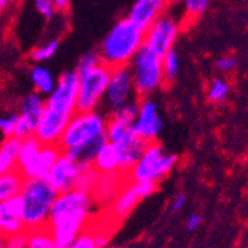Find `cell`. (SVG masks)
<instances>
[{"mask_svg":"<svg viewBox=\"0 0 248 248\" xmlns=\"http://www.w3.org/2000/svg\"><path fill=\"white\" fill-rule=\"evenodd\" d=\"M33 5H34L36 12L46 21L54 19L58 12L54 0H33Z\"/></svg>","mask_w":248,"mask_h":248,"instance_id":"obj_34","label":"cell"},{"mask_svg":"<svg viewBox=\"0 0 248 248\" xmlns=\"http://www.w3.org/2000/svg\"><path fill=\"white\" fill-rule=\"evenodd\" d=\"M100 64H103V60L100 57V52L98 51H88V52H85V54H82L79 57V60L76 62V67H75V70L80 76L83 73H88V72L97 69Z\"/></svg>","mask_w":248,"mask_h":248,"instance_id":"obj_28","label":"cell"},{"mask_svg":"<svg viewBox=\"0 0 248 248\" xmlns=\"http://www.w3.org/2000/svg\"><path fill=\"white\" fill-rule=\"evenodd\" d=\"M180 69H182V60H180V55L175 49H171L170 52H167L164 55V72H165L167 82L175 80L180 73Z\"/></svg>","mask_w":248,"mask_h":248,"instance_id":"obj_30","label":"cell"},{"mask_svg":"<svg viewBox=\"0 0 248 248\" xmlns=\"http://www.w3.org/2000/svg\"><path fill=\"white\" fill-rule=\"evenodd\" d=\"M107 141L115 144L121 153V172L128 175L143 155L147 143L141 140L134 129L132 122L108 116Z\"/></svg>","mask_w":248,"mask_h":248,"instance_id":"obj_8","label":"cell"},{"mask_svg":"<svg viewBox=\"0 0 248 248\" xmlns=\"http://www.w3.org/2000/svg\"><path fill=\"white\" fill-rule=\"evenodd\" d=\"M110 75L111 69L103 62L97 69L79 76L78 110H98L104 106Z\"/></svg>","mask_w":248,"mask_h":248,"instance_id":"obj_9","label":"cell"},{"mask_svg":"<svg viewBox=\"0 0 248 248\" xmlns=\"http://www.w3.org/2000/svg\"><path fill=\"white\" fill-rule=\"evenodd\" d=\"M94 168H97L100 172H121V153L119 149L106 141L103 147L98 150L94 164Z\"/></svg>","mask_w":248,"mask_h":248,"instance_id":"obj_21","label":"cell"},{"mask_svg":"<svg viewBox=\"0 0 248 248\" xmlns=\"http://www.w3.org/2000/svg\"><path fill=\"white\" fill-rule=\"evenodd\" d=\"M146 30L128 16L118 19L100 43V57L110 69L128 67L144 46Z\"/></svg>","mask_w":248,"mask_h":248,"instance_id":"obj_2","label":"cell"},{"mask_svg":"<svg viewBox=\"0 0 248 248\" xmlns=\"http://www.w3.org/2000/svg\"><path fill=\"white\" fill-rule=\"evenodd\" d=\"M2 248H29V232H19L16 235L5 236Z\"/></svg>","mask_w":248,"mask_h":248,"instance_id":"obj_35","label":"cell"},{"mask_svg":"<svg viewBox=\"0 0 248 248\" xmlns=\"http://www.w3.org/2000/svg\"><path fill=\"white\" fill-rule=\"evenodd\" d=\"M168 6L167 0H134L126 16L146 30L168 12Z\"/></svg>","mask_w":248,"mask_h":248,"instance_id":"obj_17","label":"cell"},{"mask_svg":"<svg viewBox=\"0 0 248 248\" xmlns=\"http://www.w3.org/2000/svg\"><path fill=\"white\" fill-rule=\"evenodd\" d=\"M128 175L122 172H101L97 187L94 190V198L98 205H111L121 189L126 183Z\"/></svg>","mask_w":248,"mask_h":248,"instance_id":"obj_18","label":"cell"},{"mask_svg":"<svg viewBox=\"0 0 248 248\" xmlns=\"http://www.w3.org/2000/svg\"><path fill=\"white\" fill-rule=\"evenodd\" d=\"M19 122V113L18 110L15 111H8L2 118H0V132H2L3 137H12L16 132Z\"/></svg>","mask_w":248,"mask_h":248,"instance_id":"obj_31","label":"cell"},{"mask_svg":"<svg viewBox=\"0 0 248 248\" xmlns=\"http://www.w3.org/2000/svg\"><path fill=\"white\" fill-rule=\"evenodd\" d=\"M185 204H186V195L185 193H180V195H177L175 198H174V201H172V205H171V210L174 211V213H177V211H180L183 207H185Z\"/></svg>","mask_w":248,"mask_h":248,"instance_id":"obj_38","label":"cell"},{"mask_svg":"<svg viewBox=\"0 0 248 248\" xmlns=\"http://www.w3.org/2000/svg\"><path fill=\"white\" fill-rule=\"evenodd\" d=\"M29 78L33 91L39 93L43 97H48L55 89L58 82V78H55L45 64H33L29 70Z\"/></svg>","mask_w":248,"mask_h":248,"instance_id":"obj_19","label":"cell"},{"mask_svg":"<svg viewBox=\"0 0 248 248\" xmlns=\"http://www.w3.org/2000/svg\"><path fill=\"white\" fill-rule=\"evenodd\" d=\"M60 49V39H49L45 40L30 51L29 54V60L33 64H45L46 61L52 60L55 57V54Z\"/></svg>","mask_w":248,"mask_h":248,"instance_id":"obj_23","label":"cell"},{"mask_svg":"<svg viewBox=\"0 0 248 248\" xmlns=\"http://www.w3.org/2000/svg\"><path fill=\"white\" fill-rule=\"evenodd\" d=\"M245 248H248V242H247V247H245Z\"/></svg>","mask_w":248,"mask_h":248,"instance_id":"obj_43","label":"cell"},{"mask_svg":"<svg viewBox=\"0 0 248 248\" xmlns=\"http://www.w3.org/2000/svg\"><path fill=\"white\" fill-rule=\"evenodd\" d=\"M21 196L24 199L22 223L26 231L46 228L52 205L58 196V192L48 182V178H26Z\"/></svg>","mask_w":248,"mask_h":248,"instance_id":"obj_3","label":"cell"},{"mask_svg":"<svg viewBox=\"0 0 248 248\" xmlns=\"http://www.w3.org/2000/svg\"><path fill=\"white\" fill-rule=\"evenodd\" d=\"M22 213H24V199H22L21 193L0 201V217L22 220Z\"/></svg>","mask_w":248,"mask_h":248,"instance_id":"obj_25","label":"cell"},{"mask_svg":"<svg viewBox=\"0 0 248 248\" xmlns=\"http://www.w3.org/2000/svg\"><path fill=\"white\" fill-rule=\"evenodd\" d=\"M129 72L139 98L153 97L167 83L164 57L143 46L129 62Z\"/></svg>","mask_w":248,"mask_h":248,"instance_id":"obj_5","label":"cell"},{"mask_svg":"<svg viewBox=\"0 0 248 248\" xmlns=\"http://www.w3.org/2000/svg\"><path fill=\"white\" fill-rule=\"evenodd\" d=\"M79 75L76 70H67L58 76L54 91L46 97V108L57 115L72 119L78 111Z\"/></svg>","mask_w":248,"mask_h":248,"instance_id":"obj_11","label":"cell"},{"mask_svg":"<svg viewBox=\"0 0 248 248\" xmlns=\"http://www.w3.org/2000/svg\"><path fill=\"white\" fill-rule=\"evenodd\" d=\"M214 65H216V69L223 73V75H229L232 73L235 69H236V65H238V61L235 57L232 55H223V57H218L216 61H214Z\"/></svg>","mask_w":248,"mask_h":248,"instance_id":"obj_37","label":"cell"},{"mask_svg":"<svg viewBox=\"0 0 248 248\" xmlns=\"http://www.w3.org/2000/svg\"><path fill=\"white\" fill-rule=\"evenodd\" d=\"M45 107H46V97L40 95L36 91H31L21 97L16 108L19 113V122L15 137L26 140L36 134V128L43 116Z\"/></svg>","mask_w":248,"mask_h":248,"instance_id":"obj_14","label":"cell"},{"mask_svg":"<svg viewBox=\"0 0 248 248\" xmlns=\"http://www.w3.org/2000/svg\"><path fill=\"white\" fill-rule=\"evenodd\" d=\"M201 221H202V218H201L199 214H192V216L187 218V221H186V229L190 231V232L195 231L196 228H199Z\"/></svg>","mask_w":248,"mask_h":248,"instance_id":"obj_39","label":"cell"},{"mask_svg":"<svg viewBox=\"0 0 248 248\" xmlns=\"http://www.w3.org/2000/svg\"><path fill=\"white\" fill-rule=\"evenodd\" d=\"M177 162L178 156L168 152L161 143H147L140 159L129 171L128 178L134 182H150L157 185L175 168Z\"/></svg>","mask_w":248,"mask_h":248,"instance_id":"obj_7","label":"cell"},{"mask_svg":"<svg viewBox=\"0 0 248 248\" xmlns=\"http://www.w3.org/2000/svg\"><path fill=\"white\" fill-rule=\"evenodd\" d=\"M108 113L98 110H78L67 125L62 137L60 140V147L64 152H72L80 146L93 143L97 140L107 139Z\"/></svg>","mask_w":248,"mask_h":248,"instance_id":"obj_4","label":"cell"},{"mask_svg":"<svg viewBox=\"0 0 248 248\" xmlns=\"http://www.w3.org/2000/svg\"><path fill=\"white\" fill-rule=\"evenodd\" d=\"M9 2H11V0H0V6H2V9H3V8H6Z\"/></svg>","mask_w":248,"mask_h":248,"instance_id":"obj_41","label":"cell"},{"mask_svg":"<svg viewBox=\"0 0 248 248\" xmlns=\"http://www.w3.org/2000/svg\"><path fill=\"white\" fill-rule=\"evenodd\" d=\"M61 153L62 149L58 144H46L31 135L22 140L18 171L24 178H48Z\"/></svg>","mask_w":248,"mask_h":248,"instance_id":"obj_6","label":"cell"},{"mask_svg":"<svg viewBox=\"0 0 248 248\" xmlns=\"http://www.w3.org/2000/svg\"><path fill=\"white\" fill-rule=\"evenodd\" d=\"M21 147H22L21 139L15 137V135H12V137H3L2 146H0V174L18 170Z\"/></svg>","mask_w":248,"mask_h":248,"instance_id":"obj_20","label":"cell"},{"mask_svg":"<svg viewBox=\"0 0 248 248\" xmlns=\"http://www.w3.org/2000/svg\"><path fill=\"white\" fill-rule=\"evenodd\" d=\"M135 100H139V95L135 93L129 67L111 69L108 86L104 97V108L107 113H111V111Z\"/></svg>","mask_w":248,"mask_h":248,"instance_id":"obj_12","label":"cell"},{"mask_svg":"<svg viewBox=\"0 0 248 248\" xmlns=\"http://www.w3.org/2000/svg\"><path fill=\"white\" fill-rule=\"evenodd\" d=\"M137 111H139V100H135V101H131V103L119 107L115 111H111V113H108V116L134 124L135 118H137Z\"/></svg>","mask_w":248,"mask_h":248,"instance_id":"obj_32","label":"cell"},{"mask_svg":"<svg viewBox=\"0 0 248 248\" xmlns=\"http://www.w3.org/2000/svg\"><path fill=\"white\" fill-rule=\"evenodd\" d=\"M0 231H2L3 238L16 235L19 232H24L26 226L21 218H9V217H0Z\"/></svg>","mask_w":248,"mask_h":248,"instance_id":"obj_33","label":"cell"},{"mask_svg":"<svg viewBox=\"0 0 248 248\" xmlns=\"http://www.w3.org/2000/svg\"><path fill=\"white\" fill-rule=\"evenodd\" d=\"M58 12H67L70 9V0H54Z\"/></svg>","mask_w":248,"mask_h":248,"instance_id":"obj_40","label":"cell"},{"mask_svg":"<svg viewBox=\"0 0 248 248\" xmlns=\"http://www.w3.org/2000/svg\"><path fill=\"white\" fill-rule=\"evenodd\" d=\"M100 175H101V172L94 167L85 168L82 171V174L79 175V180L76 183V189L88 192V193H94V190L97 187V183L100 180Z\"/></svg>","mask_w":248,"mask_h":248,"instance_id":"obj_27","label":"cell"},{"mask_svg":"<svg viewBox=\"0 0 248 248\" xmlns=\"http://www.w3.org/2000/svg\"><path fill=\"white\" fill-rule=\"evenodd\" d=\"M24 182H26L24 175L18 170L0 175V201L19 195L22 190V186H24Z\"/></svg>","mask_w":248,"mask_h":248,"instance_id":"obj_22","label":"cell"},{"mask_svg":"<svg viewBox=\"0 0 248 248\" xmlns=\"http://www.w3.org/2000/svg\"><path fill=\"white\" fill-rule=\"evenodd\" d=\"M156 190V183L150 182H134V180H126V183L121 189L119 195L116 196L115 202L111 204V213L115 214V217H126L140 201L144 198L153 195Z\"/></svg>","mask_w":248,"mask_h":248,"instance_id":"obj_16","label":"cell"},{"mask_svg":"<svg viewBox=\"0 0 248 248\" xmlns=\"http://www.w3.org/2000/svg\"><path fill=\"white\" fill-rule=\"evenodd\" d=\"M180 2H182V14L185 19L199 18L210 6V0H180Z\"/></svg>","mask_w":248,"mask_h":248,"instance_id":"obj_29","label":"cell"},{"mask_svg":"<svg viewBox=\"0 0 248 248\" xmlns=\"http://www.w3.org/2000/svg\"><path fill=\"white\" fill-rule=\"evenodd\" d=\"M95 205L93 193L79 189L58 193L46 228L61 248H67L86 231Z\"/></svg>","mask_w":248,"mask_h":248,"instance_id":"obj_1","label":"cell"},{"mask_svg":"<svg viewBox=\"0 0 248 248\" xmlns=\"http://www.w3.org/2000/svg\"><path fill=\"white\" fill-rule=\"evenodd\" d=\"M85 168L88 167L80 164L72 153L62 150L61 156L58 157V161L55 162L48 175V182L54 186V189L58 193L73 190L76 189L79 175Z\"/></svg>","mask_w":248,"mask_h":248,"instance_id":"obj_15","label":"cell"},{"mask_svg":"<svg viewBox=\"0 0 248 248\" xmlns=\"http://www.w3.org/2000/svg\"><path fill=\"white\" fill-rule=\"evenodd\" d=\"M29 232V248H61L48 228L27 231Z\"/></svg>","mask_w":248,"mask_h":248,"instance_id":"obj_26","label":"cell"},{"mask_svg":"<svg viewBox=\"0 0 248 248\" xmlns=\"http://www.w3.org/2000/svg\"><path fill=\"white\" fill-rule=\"evenodd\" d=\"M183 30V19L174 14H164L156 22L146 29L144 46L164 57L174 49L175 43Z\"/></svg>","mask_w":248,"mask_h":248,"instance_id":"obj_10","label":"cell"},{"mask_svg":"<svg viewBox=\"0 0 248 248\" xmlns=\"http://www.w3.org/2000/svg\"><path fill=\"white\" fill-rule=\"evenodd\" d=\"M231 85L224 78H213L207 86V98L213 104H223L229 98Z\"/></svg>","mask_w":248,"mask_h":248,"instance_id":"obj_24","label":"cell"},{"mask_svg":"<svg viewBox=\"0 0 248 248\" xmlns=\"http://www.w3.org/2000/svg\"><path fill=\"white\" fill-rule=\"evenodd\" d=\"M134 129L146 143H153L159 139L164 129V118L159 104L153 97L139 98V111L134 121Z\"/></svg>","mask_w":248,"mask_h":248,"instance_id":"obj_13","label":"cell"},{"mask_svg":"<svg viewBox=\"0 0 248 248\" xmlns=\"http://www.w3.org/2000/svg\"><path fill=\"white\" fill-rule=\"evenodd\" d=\"M167 2H168L170 5H172V3H175V2H180V0H167Z\"/></svg>","mask_w":248,"mask_h":248,"instance_id":"obj_42","label":"cell"},{"mask_svg":"<svg viewBox=\"0 0 248 248\" xmlns=\"http://www.w3.org/2000/svg\"><path fill=\"white\" fill-rule=\"evenodd\" d=\"M0 248H2V247H0Z\"/></svg>","mask_w":248,"mask_h":248,"instance_id":"obj_44","label":"cell"},{"mask_svg":"<svg viewBox=\"0 0 248 248\" xmlns=\"http://www.w3.org/2000/svg\"><path fill=\"white\" fill-rule=\"evenodd\" d=\"M67 248H98V244L95 239V232L85 231L75 242H72Z\"/></svg>","mask_w":248,"mask_h":248,"instance_id":"obj_36","label":"cell"}]
</instances>
